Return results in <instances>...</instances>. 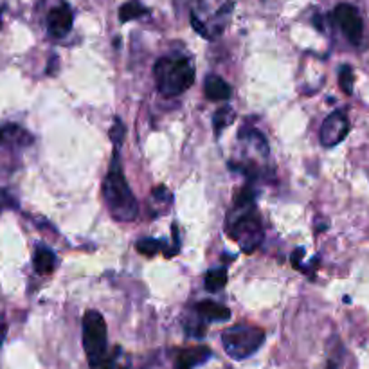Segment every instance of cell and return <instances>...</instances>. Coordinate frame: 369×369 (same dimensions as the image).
Returning a JSON list of instances; mask_svg holds the SVG:
<instances>
[{"label":"cell","instance_id":"11","mask_svg":"<svg viewBox=\"0 0 369 369\" xmlns=\"http://www.w3.org/2000/svg\"><path fill=\"white\" fill-rule=\"evenodd\" d=\"M196 313L200 317L205 319V321H214V322H221L227 321L230 317V310L223 304L213 303V301H202L195 306Z\"/></svg>","mask_w":369,"mask_h":369},{"label":"cell","instance_id":"2","mask_svg":"<svg viewBox=\"0 0 369 369\" xmlns=\"http://www.w3.org/2000/svg\"><path fill=\"white\" fill-rule=\"evenodd\" d=\"M103 198L110 214L118 221H132L139 213L137 200H135L134 193H132L130 186L126 182L125 175H123L119 148L113 150L110 170L103 180Z\"/></svg>","mask_w":369,"mask_h":369},{"label":"cell","instance_id":"18","mask_svg":"<svg viewBox=\"0 0 369 369\" xmlns=\"http://www.w3.org/2000/svg\"><path fill=\"white\" fill-rule=\"evenodd\" d=\"M125 134H126L125 125H123L121 119L116 118L113 119V126L110 128V139H112V143L116 144V148L121 146L123 139H125Z\"/></svg>","mask_w":369,"mask_h":369},{"label":"cell","instance_id":"15","mask_svg":"<svg viewBox=\"0 0 369 369\" xmlns=\"http://www.w3.org/2000/svg\"><path fill=\"white\" fill-rule=\"evenodd\" d=\"M204 285H205V290L220 292L221 288L227 285V270L226 269L209 270V272L205 274Z\"/></svg>","mask_w":369,"mask_h":369},{"label":"cell","instance_id":"8","mask_svg":"<svg viewBox=\"0 0 369 369\" xmlns=\"http://www.w3.org/2000/svg\"><path fill=\"white\" fill-rule=\"evenodd\" d=\"M47 29L52 36L61 38L72 29V9L67 2H61L47 15Z\"/></svg>","mask_w":369,"mask_h":369},{"label":"cell","instance_id":"1","mask_svg":"<svg viewBox=\"0 0 369 369\" xmlns=\"http://www.w3.org/2000/svg\"><path fill=\"white\" fill-rule=\"evenodd\" d=\"M256 195L251 186H245L236 198L235 211L229 214L226 223L227 235L235 240L244 252H252L260 247L263 240V227H261L260 214H258Z\"/></svg>","mask_w":369,"mask_h":369},{"label":"cell","instance_id":"10","mask_svg":"<svg viewBox=\"0 0 369 369\" xmlns=\"http://www.w3.org/2000/svg\"><path fill=\"white\" fill-rule=\"evenodd\" d=\"M204 94L211 101H226L233 94V88L220 76H207L204 81Z\"/></svg>","mask_w":369,"mask_h":369},{"label":"cell","instance_id":"6","mask_svg":"<svg viewBox=\"0 0 369 369\" xmlns=\"http://www.w3.org/2000/svg\"><path fill=\"white\" fill-rule=\"evenodd\" d=\"M333 20L339 26L353 45H359L364 35V24H362L361 13L356 11L355 6L352 4H339L333 9Z\"/></svg>","mask_w":369,"mask_h":369},{"label":"cell","instance_id":"23","mask_svg":"<svg viewBox=\"0 0 369 369\" xmlns=\"http://www.w3.org/2000/svg\"><path fill=\"white\" fill-rule=\"evenodd\" d=\"M2 11H4V9H0V27H2Z\"/></svg>","mask_w":369,"mask_h":369},{"label":"cell","instance_id":"7","mask_svg":"<svg viewBox=\"0 0 369 369\" xmlns=\"http://www.w3.org/2000/svg\"><path fill=\"white\" fill-rule=\"evenodd\" d=\"M347 132H350V121H347L346 112L335 110L322 121L321 132H319L321 144L326 148L337 146L346 139Z\"/></svg>","mask_w":369,"mask_h":369},{"label":"cell","instance_id":"22","mask_svg":"<svg viewBox=\"0 0 369 369\" xmlns=\"http://www.w3.org/2000/svg\"><path fill=\"white\" fill-rule=\"evenodd\" d=\"M328 369H337V368H335L333 362H330V364H328Z\"/></svg>","mask_w":369,"mask_h":369},{"label":"cell","instance_id":"13","mask_svg":"<svg viewBox=\"0 0 369 369\" xmlns=\"http://www.w3.org/2000/svg\"><path fill=\"white\" fill-rule=\"evenodd\" d=\"M33 265L38 274H51L56 265V254L49 247L40 245L35 252V258H33Z\"/></svg>","mask_w":369,"mask_h":369},{"label":"cell","instance_id":"14","mask_svg":"<svg viewBox=\"0 0 369 369\" xmlns=\"http://www.w3.org/2000/svg\"><path fill=\"white\" fill-rule=\"evenodd\" d=\"M148 13V9L141 4L139 0H130V2H126V4L121 6L119 9V20L123 24L130 22V20H135V18L143 17V15Z\"/></svg>","mask_w":369,"mask_h":369},{"label":"cell","instance_id":"19","mask_svg":"<svg viewBox=\"0 0 369 369\" xmlns=\"http://www.w3.org/2000/svg\"><path fill=\"white\" fill-rule=\"evenodd\" d=\"M6 207H17V200L9 195L6 189H0V213H2Z\"/></svg>","mask_w":369,"mask_h":369},{"label":"cell","instance_id":"21","mask_svg":"<svg viewBox=\"0 0 369 369\" xmlns=\"http://www.w3.org/2000/svg\"><path fill=\"white\" fill-rule=\"evenodd\" d=\"M2 141H4V130L0 128V144H2Z\"/></svg>","mask_w":369,"mask_h":369},{"label":"cell","instance_id":"5","mask_svg":"<svg viewBox=\"0 0 369 369\" xmlns=\"http://www.w3.org/2000/svg\"><path fill=\"white\" fill-rule=\"evenodd\" d=\"M83 350L91 368H97L107 359V322L97 310H88L83 315Z\"/></svg>","mask_w":369,"mask_h":369},{"label":"cell","instance_id":"17","mask_svg":"<svg viewBox=\"0 0 369 369\" xmlns=\"http://www.w3.org/2000/svg\"><path fill=\"white\" fill-rule=\"evenodd\" d=\"M353 79H355V76H353V69L350 65H343L339 70V85L340 88H343L344 94H347V96H352L353 94Z\"/></svg>","mask_w":369,"mask_h":369},{"label":"cell","instance_id":"20","mask_svg":"<svg viewBox=\"0 0 369 369\" xmlns=\"http://www.w3.org/2000/svg\"><path fill=\"white\" fill-rule=\"evenodd\" d=\"M191 26H193V29H195L200 36H204V38H209L207 27L204 26V22H202V20H198L196 13L191 15Z\"/></svg>","mask_w":369,"mask_h":369},{"label":"cell","instance_id":"3","mask_svg":"<svg viewBox=\"0 0 369 369\" xmlns=\"http://www.w3.org/2000/svg\"><path fill=\"white\" fill-rule=\"evenodd\" d=\"M153 76L162 96L175 97L191 87L195 81V69L187 58L164 56L153 67Z\"/></svg>","mask_w":369,"mask_h":369},{"label":"cell","instance_id":"16","mask_svg":"<svg viewBox=\"0 0 369 369\" xmlns=\"http://www.w3.org/2000/svg\"><path fill=\"white\" fill-rule=\"evenodd\" d=\"M233 121H235V110L229 109V107H223V109L218 110L217 116H214V119H213L217 135H220L221 130H223L226 126H229Z\"/></svg>","mask_w":369,"mask_h":369},{"label":"cell","instance_id":"9","mask_svg":"<svg viewBox=\"0 0 369 369\" xmlns=\"http://www.w3.org/2000/svg\"><path fill=\"white\" fill-rule=\"evenodd\" d=\"M211 359V350L205 346L187 347L178 353L175 359V369H195L196 366L204 364Z\"/></svg>","mask_w":369,"mask_h":369},{"label":"cell","instance_id":"12","mask_svg":"<svg viewBox=\"0 0 369 369\" xmlns=\"http://www.w3.org/2000/svg\"><path fill=\"white\" fill-rule=\"evenodd\" d=\"M135 249L144 254V256H155L159 252H164L166 258H173L177 254L175 249H170L166 245V242H161V240H153V238H143L137 242Z\"/></svg>","mask_w":369,"mask_h":369},{"label":"cell","instance_id":"4","mask_svg":"<svg viewBox=\"0 0 369 369\" xmlns=\"http://www.w3.org/2000/svg\"><path fill=\"white\" fill-rule=\"evenodd\" d=\"M265 343V331L258 326L236 324L221 333V344L227 355L235 361H242L254 355Z\"/></svg>","mask_w":369,"mask_h":369}]
</instances>
